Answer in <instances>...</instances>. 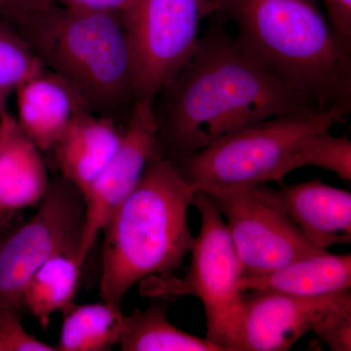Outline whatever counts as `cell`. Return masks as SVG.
<instances>
[{"label": "cell", "mask_w": 351, "mask_h": 351, "mask_svg": "<svg viewBox=\"0 0 351 351\" xmlns=\"http://www.w3.org/2000/svg\"><path fill=\"white\" fill-rule=\"evenodd\" d=\"M319 132L304 140L295 154L291 170L316 167L335 173L339 179L351 181V141L348 134L332 136Z\"/></svg>", "instance_id": "20"}, {"label": "cell", "mask_w": 351, "mask_h": 351, "mask_svg": "<svg viewBox=\"0 0 351 351\" xmlns=\"http://www.w3.org/2000/svg\"><path fill=\"white\" fill-rule=\"evenodd\" d=\"M122 135L115 120L89 110L76 113L54 147L62 178L84 195L119 149Z\"/></svg>", "instance_id": "15"}, {"label": "cell", "mask_w": 351, "mask_h": 351, "mask_svg": "<svg viewBox=\"0 0 351 351\" xmlns=\"http://www.w3.org/2000/svg\"><path fill=\"white\" fill-rule=\"evenodd\" d=\"M54 3L55 0H0V21L16 27L32 14Z\"/></svg>", "instance_id": "23"}, {"label": "cell", "mask_w": 351, "mask_h": 351, "mask_svg": "<svg viewBox=\"0 0 351 351\" xmlns=\"http://www.w3.org/2000/svg\"><path fill=\"white\" fill-rule=\"evenodd\" d=\"M9 215L1 214L0 213V230L3 228V226L5 225L7 221H8Z\"/></svg>", "instance_id": "26"}, {"label": "cell", "mask_w": 351, "mask_h": 351, "mask_svg": "<svg viewBox=\"0 0 351 351\" xmlns=\"http://www.w3.org/2000/svg\"><path fill=\"white\" fill-rule=\"evenodd\" d=\"M281 209L314 246L327 251L351 243V193L320 180L274 189Z\"/></svg>", "instance_id": "12"}, {"label": "cell", "mask_w": 351, "mask_h": 351, "mask_svg": "<svg viewBox=\"0 0 351 351\" xmlns=\"http://www.w3.org/2000/svg\"><path fill=\"white\" fill-rule=\"evenodd\" d=\"M351 107L280 115L233 132L175 163L195 193L245 191L280 182L309 136L346 123Z\"/></svg>", "instance_id": "5"}, {"label": "cell", "mask_w": 351, "mask_h": 351, "mask_svg": "<svg viewBox=\"0 0 351 351\" xmlns=\"http://www.w3.org/2000/svg\"><path fill=\"white\" fill-rule=\"evenodd\" d=\"M14 92L18 123L41 152L54 149L76 113L89 110L68 83L46 69Z\"/></svg>", "instance_id": "13"}, {"label": "cell", "mask_w": 351, "mask_h": 351, "mask_svg": "<svg viewBox=\"0 0 351 351\" xmlns=\"http://www.w3.org/2000/svg\"><path fill=\"white\" fill-rule=\"evenodd\" d=\"M240 45L320 110L351 107V51L318 0H221Z\"/></svg>", "instance_id": "2"}, {"label": "cell", "mask_w": 351, "mask_h": 351, "mask_svg": "<svg viewBox=\"0 0 351 351\" xmlns=\"http://www.w3.org/2000/svg\"><path fill=\"white\" fill-rule=\"evenodd\" d=\"M221 0H131L122 22L128 34L136 101H154L195 52L203 22Z\"/></svg>", "instance_id": "7"}, {"label": "cell", "mask_w": 351, "mask_h": 351, "mask_svg": "<svg viewBox=\"0 0 351 351\" xmlns=\"http://www.w3.org/2000/svg\"><path fill=\"white\" fill-rule=\"evenodd\" d=\"M152 110L159 152L174 163L256 122L323 110L247 53L221 12Z\"/></svg>", "instance_id": "1"}, {"label": "cell", "mask_w": 351, "mask_h": 351, "mask_svg": "<svg viewBox=\"0 0 351 351\" xmlns=\"http://www.w3.org/2000/svg\"><path fill=\"white\" fill-rule=\"evenodd\" d=\"M50 182L40 149L6 112L0 119V213L38 207Z\"/></svg>", "instance_id": "14"}, {"label": "cell", "mask_w": 351, "mask_h": 351, "mask_svg": "<svg viewBox=\"0 0 351 351\" xmlns=\"http://www.w3.org/2000/svg\"><path fill=\"white\" fill-rule=\"evenodd\" d=\"M195 193L173 161L152 159L101 232V301L121 307L136 284L181 267L195 242L188 219Z\"/></svg>", "instance_id": "3"}, {"label": "cell", "mask_w": 351, "mask_h": 351, "mask_svg": "<svg viewBox=\"0 0 351 351\" xmlns=\"http://www.w3.org/2000/svg\"><path fill=\"white\" fill-rule=\"evenodd\" d=\"M159 154L152 101H136L127 117L119 149L83 195L84 221L80 242L83 263L108 219L136 188L152 159Z\"/></svg>", "instance_id": "11"}, {"label": "cell", "mask_w": 351, "mask_h": 351, "mask_svg": "<svg viewBox=\"0 0 351 351\" xmlns=\"http://www.w3.org/2000/svg\"><path fill=\"white\" fill-rule=\"evenodd\" d=\"M122 351H221L207 339L180 330L168 319L167 306L152 304L125 316Z\"/></svg>", "instance_id": "19"}, {"label": "cell", "mask_w": 351, "mask_h": 351, "mask_svg": "<svg viewBox=\"0 0 351 351\" xmlns=\"http://www.w3.org/2000/svg\"><path fill=\"white\" fill-rule=\"evenodd\" d=\"M244 293L313 297L350 290L351 255H334L329 252L318 254L284 265L261 276H242Z\"/></svg>", "instance_id": "16"}, {"label": "cell", "mask_w": 351, "mask_h": 351, "mask_svg": "<svg viewBox=\"0 0 351 351\" xmlns=\"http://www.w3.org/2000/svg\"><path fill=\"white\" fill-rule=\"evenodd\" d=\"M15 29L44 68L68 83L91 112L115 121L130 114L135 69L121 18L54 3Z\"/></svg>", "instance_id": "4"}, {"label": "cell", "mask_w": 351, "mask_h": 351, "mask_svg": "<svg viewBox=\"0 0 351 351\" xmlns=\"http://www.w3.org/2000/svg\"><path fill=\"white\" fill-rule=\"evenodd\" d=\"M59 351H107L119 345L125 330L120 307L101 301L73 304L63 313Z\"/></svg>", "instance_id": "18"}, {"label": "cell", "mask_w": 351, "mask_h": 351, "mask_svg": "<svg viewBox=\"0 0 351 351\" xmlns=\"http://www.w3.org/2000/svg\"><path fill=\"white\" fill-rule=\"evenodd\" d=\"M10 94V92L0 91V119H2L4 113L7 112V100H8Z\"/></svg>", "instance_id": "25"}, {"label": "cell", "mask_w": 351, "mask_h": 351, "mask_svg": "<svg viewBox=\"0 0 351 351\" xmlns=\"http://www.w3.org/2000/svg\"><path fill=\"white\" fill-rule=\"evenodd\" d=\"M309 332L331 350H351L350 290L313 297L245 295L237 351L289 350Z\"/></svg>", "instance_id": "8"}, {"label": "cell", "mask_w": 351, "mask_h": 351, "mask_svg": "<svg viewBox=\"0 0 351 351\" xmlns=\"http://www.w3.org/2000/svg\"><path fill=\"white\" fill-rule=\"evenodd\" d=\"M83 263L80 248L69 249L50 258L29 279L23 304L43 328L53 314L63 313L75 304Z\"/></svg>", "instance_id": "17"}, {"label": "cell", "mask_w": 351, "mask_h": 351, "mask_svg": "<svg viewBox=\"0 0 351 351\" xmlns=\"http://www.w3.org/2000/svg\"><path fill=\"white\" fill-rule=\"evenodd\" d=\"M210 195L225 219L243 276L269 274L327 252L306 239L265 184Z\"/></svg>", "instance_id": "10"}, {"label": "cell", "mask_w": 351, "mask_h": 351, "mask_svg": "<svg viewBox=\"0 0 351 351\" xmlns=\"http://www.w3.org/2000/svg\"><path fill=\"white\" fill-rule=\"evenodd\" d=\"M337 38L351 51V0H321Z\"/></svg>", "instance_id": "22"}, {"label": "cell", "mask_w": 351, "mask_h": 351, "mask_svg": "<svg viewBox=\"0 0 351 351\" xmlns=\"http://www.w3.org/2000/svg\"><path fill=\"white\" fill-rule=\"evenodd\" d=\"M193 206L200 215L199 233L191 248V263L184 280L163 281L158 294L198 298L206 316V338L221 351H237L245 293L239 256L216 201L203 191L195 193Z\"/></svg>", "instance_id": "6"}, {"label": "cell", "mask_w": 351, "mask_h": 351, "mask_svg": "<svg viewBox=\"0 0 351 351\" xmlns=\"http://www.w3.org/2000/svg\"><path fill=\"white\" fill-rule=\"evenodd\" d=\"M55 2L69 10L110 14L122 18L131 0H55Z\"/></svg>", "instance_id": "24"}, {"label": "cell", "mask_w": 351, "mask_h": 351, "mask_svg": "<svg viewBox=\"0 0 351 351\" xmlns=\"http://www.w3.org/2000/svg\"><path fill=\"white\" fill-rule=\"evenodd\" d=\"M45 68L15 27L0 21V91H15Z\"/></svg>", "instance_id": "21"}, {"label": "cell", "mask_w": 351, "mask_h": 351, "mask_svg": "<svg viewBox=\"0 0 351 351\" xmlns=\"http://www.w3.org/2000/svg\"><path fill=\"white\" fill-rule=\"evenodd\" d=\"M84 197L60 178L51 182L36 214L0 237V306L20 311L31 277L60 252L80 248Z\"/></svg>", "instance_id": "9"}]
</instances>
